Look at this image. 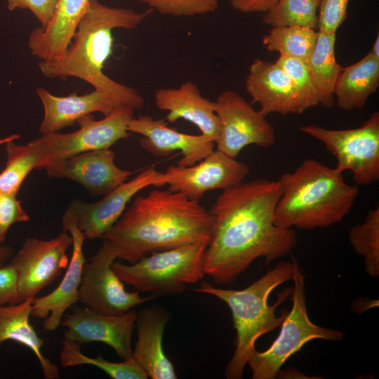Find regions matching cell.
<instances>
[{"mask_svg":"<svg viewBox=\"0 0 379 379\" xmlns=\"http://www.w3.org/2000/svg\"><path fill=\"white\" fill-rule=\"evenodd\" d=\"M7 161L0 173V193L18 194L28 174L40 169L47 152L40 137L26 145H17L13 140L6 143Z\"/></svg>","mask_w":379,"mask_h":379,"instance_id":"27","label":"cell"},{"mask_svg":"<svg viewBox=\"0 0 379 379\" xmlns=\"http://www.w3.org/2000/svg\"><path fill=\"white\" fill-rule=\"evenodd\" d=\"M13 249L11 246L0 245V267L6 263L8 260L12 257Z\"/></svg>","mask_w":379,"mask_h":379,"instance_id":"39","label":"cell"},{"mask_svg":"<svg viewBox=\"0 0 379 379\" xmlns=\"http://www.w3.org/2000/svg\"><path fill=\"white\" fill-rule=\"evenodd\" d=\"M20 138V135H10L7 138H3V139H1L0 140V145L1 144H4V143H6L8 141H11V140H15L18 138Z\"/></svg>","mask_w":379,"mask_h":379,"instance_id":"41","label":"cell"},{"mask_svg":"<svg viewBox=\"0 0 379 379\" xmlns=\"http://www.w3.org/2000/svg\"><path fill=\"white\" fill-rule=\"evenodd\" d=\"M354 251L364 260V269L371 277L379 276V207L369 210L365 220L349 231Z\"/></svg>","mask_w":379,"mask_h":379,"instance_id":"30","label":"cell"},{"mask_svg":"<svg viewBox=\"0 0 379 379\" xmlns=\"http://www.w3.org/2000/svg\"><path fill=\"white\" fill-rule=\"evenodd\" d=\"M136 317L137 312L133 310L122 314H104L85 306H74L71 314L64 316L60 324L67 328L65 339L80 345L102 343L124 360L133 354L132 334Z\"/></svg>","mask_w":379,"mask_h":379,"instance_id":"15","label":"cell"},{"mask_svg":"<svg viewBox=\"0 0 379 379\" xmlns=\"http://www.w3.org/2000/svg\"><path fill=\"white\" fill-rule=\"evenodd\" d=\"M60 352L62 367L79 365H92L106 373L113 379H147L148 376L144 369L131 357L120 362L106 360L102 354L96 357H90L81 351L80 345L72 340L63 339Z\"/></svg>","mask_w":379,"mask_h":379,"instance_id":"28","label":"cell"},{"mask_svg":"<svg viewBox=\"0 0 379 379\" xmlns=\"http://www.w3.org/2000/svg\"><path fill=\"white\" fill-rule=\"evenodd\" d=\"M317 37L315 29L292 26L272 27L262 38V43L271 52L298 58L305 64L314 50Z\"/></svg>","mask_w":379,"mask_h":379,"instance_id":"29","label":"cell"},{"mask_svg":"<svg viewBox=\"0 0 379 379\" xmlns=\"http://www.w3.org/2000/svg\"><path fill=\"white\" fill-rule=\"evenodd\" d=\"M293 261H282L251 285L242 290L216 288L204 281L194 290L212 295L224 301L232 312L236 331L235 350L225 368L227 379H241L248 361L256 350L255 342L262 335L281 326L287 313L276 315L277 307L293 293L284 288L272 305L268 300L272 292L281 284L293 279Z\"/></svg>","mask_w":379,"mask_h":379,"instance_id":"5","label":"cell"},{"mask_svg":"<svg viewBox=\"0 0 379 379\" xmlns=\"http://www.w3.org/2000/svg\"><path fill=\"white\" fill-rule=\"evenodd\" d=\"M62 225L64 232H68L72 238V257L66 272L57 288L46 295L35 297L32 305L31 315L44 319L43 327L46 331L55 330L60 325L65 311L79 301L83 269L86 262L83 251L85 236L68 208L62 215Z\"/></svg>","mask_w":379,"mask_h":379,"instance_id":"16","label":"cell"},{"mask_svg":"<svg viewBox=\"0 0 379 379\" xmlns=\"http://www.w3.org/2000/svg\"><path fill=\"white\" fill-rule=\"evenodd\" d=\"M34 298L0 306V347L8 340L27 347L38 359L44 378L57 379L60 378L58 368L44 355L41 351L44 340L29 322Z\"/></svg>","mask_w":379,"mask_h":379,"instance_id":"24","label":"cell"},{"mask_svg":"<svg viewBox=\"0 0 379 379\" xmlns=\"http://www.w3.org/2000/svg\"><path fill=\"white\" fill-rule=\"evenodd\" d=\"M161 15L193 16L214 12L220 0H138Z\"/></svg>","mask_w":379,"mask_h":379,"instance_id":"33","label":"cell"},{"mask_svg":"<svg viewBox=\"0 0 379 379\" xmlns=\"http://www.w3.org/2000/svg\"><path fill=\"white\" fill-rule=\"evenodd\" d=\"M248 173L246 164L216 149L193 166H170L164 174L169 190L199 201L208 191L225 190L243 182Z\"/></svg>","mask_w":379,"mask_h":379,"instance_id":"14","label":"cell"},{"mask_svg":"<svg viewBox=\"0 0 379 379\" xmlns=\"http://www.w3.org/2000/svg\"><path fill=\"white\" fill-rule=\"evenodd\" d=\"M293 261L291 310L287 312L281 325L280 333L271 346L264 352L257 350L251 354L248 363L252 371L253 379H274L281 367L293 354L314 339L339 341L344 333L339 330L319 326L310 319L306 307L304 275L298 260Z\"/></svg>","mask_w":379,"mask_h":379,"instance_id":"7","label":"cell"},{"mask_svg":"<svg viewBox=\"0 0 379 379\" xmlns=\"http://www.w3.org/2000/svg\"><path fill=\"white\" fill-rule=\"evenodd\" d=\"M207 244L198 242L153 253L134 263L114 262L112 268L124 283L154 295L183 293L187 284L204 277Z\"/></svg>","mask_w":379,"mask_h":379,"instance_id":"6","label":"cell"},{"mask_svg":"<svg viewBox=\"0 0 379 379\" xmlns=\"http://www.w3.org/2000/svg\"><path fill=\"white\" fill-rule=\"evenodd\" d=\"M8 10L16 8L28 9L40 22L41 28H45L51 21L58 5V0H6Z\"/></svg>","mask_w":379,"mask_h":379,"instance_id":"36","label":"cell"},{"mask_svg":"<svg viewBox=\"0 0 379 379\" xmlns=\"http://www.w3.org/2000/svg\"><path fill=\"white\" fill-rule=\"evenodd\" d=\"M320 0H277L265 13L262 21L274 27H303L318 29Z\"/></svg>","mask_w":379,"mask_h":379,"instance_id":"31","label":"cell"},{"mask_svg":"<svg viewBox=\"0 0 379 379\" xmlns=\"http://www.w3.org/2000/svg\"><path fill=\"white\" fill-rule=\"evenodd\" d=\"M117 253L105 239L83 269L79 300L85 307L104 314H122L151 300L155 295L142 297L138 291H126L122 281L112 268Z\"/></svg>","mask_w":379,"mask_h":379,"instance_id":"9","label":"cell"},{"mask_svg":"<svg viewBox=\"0 0 379 379\" xmlns=\"http://www.w3.org/2000/svg\"><path fill=\"white\" fill-rule=\"evenodd\" d=\"M127 130L142 135L140 146L155 157H166L180 150L182 157L178 165L180 166H193L214 150L215 142L206 136L180 133L168 127L165 119H154L147 114L133 117Z\"/></svg>","mask_w":379,"mask_h":379,"instance_id":"18","label":"cell"},{"mask_svg":"<svg viewBox=\"0 0 379 379\" xmlns=\"http://www.w3.org/2000/svg\"><path fill=\"white\" fill-rule=\"evenodd\" d=\"M134 111L127 106H118L100 120H95L91 114L83 117L77 122L79 128L76 131L43 134L40 138L47 156L40 169L48 162L88 151L108 149L119 140L128 138L130 134L127 128L134 117Z\"/></svg>","mask_w":379,"mask_h":379,"instance_id":"11","label":"cell"},{"mask_svg":"<svg viewBox=\"0 0 379 379\" xmlns=\"http://www.w3.org/2000/svg\"><path fill=\"white\" fill-rule=\"evenodd\" d=\"M277 0H230L233 9L244 13H265Z\"/></svg>","mask_w":379,"mask_h":379,"instance_id":"38","label":"cell"},{"mask_svg":"<svg viewBox=\"0 0 379 379\" xmlns=\"http://www.w3.org/2000/svg\"><path fill=\"white\" fill-rule=\"evenodd\" d=\"M275 63L285 72L292 83L298 114L320 105L317 91L304 62L295 58L280 55Z\"/></svg>","mask_w":379,"mask_h":379,"instance_id":"32","label":"cell"},{"mask_svg":"<svg viewBox=\"0 0 379 379\" xmlns=\"http://www.w3.org/2000/svg\"><path fill=\"white\" fill-rule=\"evenodd\" d=\"M168 319L167 311L158 306H151L137 313L138 340L132 357L152 379L178 378L174 366L165 354L162 346Z\"/></svg>","mask_w":379,"mask_h":379,"instance_id":"21","label":"cell"},{"mask_svg":"<svg viewBox=\"0 0 379 379\" xmlns=\"http://www.w3.org/2000/svg\"><path fill=\"white\" fill-rule=\"evenodd\" d=\"M166 182L164 173L151 166L107 192L100 200L87 203L74 199L67 208L86 239L101 238L119 219L134 195L148 186L161 187Z\"/></svg>","mask_w":379,"mask_h":379,"instance_id":"13","label":"cell"},{"mask_svg":"<svg viewBox=\"0 0 379 379\" xmlns=\"http://www.w3.org/2000/svg\"><path fill=\"white\" fill-rule=\"evenodd\" d=\"M22 301L18 272L9 262L0 267V306L15 305Z\"/></svg>","mask_w":379,"mask_h":379,"instance_id":"37","label":"cell"},{"mask_svg":"<svg viewBox=\"0 0 379 379\" xmlns=\"http://www.w3.org/2000/svg\"><path fill=\"white\" fill-rule=\"evenodd\" d=\"M154 102L159 109L168 112L165 119L168 123L180 119L187 120L215 144L220 134V119L213 102L204 97L194 82L186 81L178 88H158Z\"/></svg>","mask_w":379,"mask_h":379,"instance_id":"19","label":"cell"},{"mask_svg":"<svg viewBox=\"0 0 379 379\" xmlns=\"http://www.w3.org/2000/svg\"><path fill=\"white\" fill-rule=\"evenodd\" d=\"M221 128L217 149L234 158L246 146L269 147L276 141L274 129L260 110L232 91L222 92L213 102Z\"/></svg>","mask_w":379,"mask_h":379,"instance_id":"10","label":"cell"},{"mask_svg":"<svg viewBox=\"0 0 379 379\" xmlns=\"http://www.w3.org/2000/svg\"><path fill=\"white\" fill-rule=\"evenodd\" d=\"M300 131L321 142L335 157L338 170L352 173L356 185L379 180V112L372 113L356 128L334 130L313 124Z\"/></svg>","mask_w":379,"mask_h":379,"instance_id":"8","label":"cell"},{"mask_svg":"<svg viewBox=\"0 0 379 379\" xmlns=\"http://www.w3.org/2000/svg\"><path fill=\"white\" fill-rule=\"evenodd\" d=\"M153 10L137 12L130 8L109 7L97 0H90L72 42L55 60L40 61L39 67L49 78L77 77L90 84L105 95L114 107L124 105L141 109L143 98L133 88L121 84L102 71L112 53V30L133 29L144 21Z\"/></svg>","mask_w":379,"mask_h":379,"instance_id":"3","label":"cell"},{"mask_svg":"<svg viewBox=\"0 0 379 379\" xmlns=\"http://www.w3.org/2000/svg\"><path fill=\"white\" fill-rule=\"evenodd\" d=\"M335 39L336 32L318 30L314 50L306 63L318 93L319 104L328 108L334 105V86L343 68L335 60Z\"/></svg>","mask_w":379,"mask_h":379,"instance_id":"26","label":"cell"},{"mask_svg":"<svg viewBox=\"0 0 379 379\" xmlns=\"http://www.w3.org/2000/svg\"><path fill=\"white\" fill-rule=\"evenodd\" d=\"M29 219L16 195L0 193V245L5 241L7 232L13 224L27 222Z\"/></svg>","mask_w":379,"mask_h":379,"instance_id":"35","label":"cell"},{"mask_svg":"<svg viewBox=\"0 0 379 379\" xmlns=\"http://www.w3.org/2000/svg\"><path fill=\"white\" fill-rule=\"evenodd\" d=\"M281 194L279 180L260 178L225 190L216 199L204 257L205 274L214 283L230 284L255 259L268 264L295 248V231L274 223Z\"/></svg>","mask_w":379,"mask_h":379,"instance_id":"1","label":"cell"},{"mask_svg":"<svg viewBox=\"0 0 379 379\" xmlns=\"http://www.w3.org/2000/svg\"><path fill=\"white\" fill-rule=\"evenodd\" d=\"M213 218L179 192L154 190L137 197L102 236L130 264L153 253L194 243L208 245Z\"/></svg>","mask_w":379,"mask_h":379,"instance_id":"2","label":"cell"},{"mask_svg":"<svg viewBox=\"0 0 379 379\" xmlns=\"http://www.w3.org/2000/svg\"><path fill=\"white\" fill-rule=\"evenodd\" d=\"M90 0H58L55 14L45 28L34 29L28 39L32 53L41 61L59 58L72 42Z\"/></svg>","mask_w":379,"mask_h":379,"instance_id":"22","label":"cell"},{"mask_svg":"<svg viewBox=\"0 0 379 379\" xmlns=\"http://www.w3.org/2000/svg\"><path fill=\"white\" fill-rule=\"evenodd\" d=\"M72 238L63 232L50 240L27 238L10 262L18 275L22 300L35 298L46 286L66 270L69 260L67 254Z\"/></svg>","mask_w":379,"mask_h":379,"instance_id":"12","label":"cell"},{"mask_svg":"<svg viewBox=\"0 0 379 379\" xmlns=\"http://www.w3.org/2000/svg\"><path fill=\"white\" fill-rule=\"evenodd\" d=\"M109 148L82 152L44 164L49 178L72 180L92 196L105 195L126 182L132 171L119 168Z\"/></svg>","mask_w":379,"mask_h":379,"instance_id":"17","label":"cell"},{"mask_svg":"<svg viewBox=\"0 0 379 379\" xmlns=\"http://www.w3.org/2000/svg\"><path fill=\"white\" fill-rule=\"evenodd\" d=\"M245 87L252 98L251 103H258L264 115L298 114L292 83L275 62L255 59L250 65Z\"/></svg>","mask_w":379,"mask_h":379,"instance_id":"20","label":"cell"},{"mask_svg":"<svg viewBox=\"0 0 379 379\" xmlns=\"http://www.w3.org/2000/svg\"><path fill=\"white\" fill-rule=\"evenodd\" d=\"M379 36L377 35L370 53L377 59H379Z\"/></svg>","mask_w":379,"mask_h":379,"instance_id":"40","label":"cell"},{"mask_svg":"<svg viewBox=\"0 0 379 379\" xmlns=\"http://www.w3.org/2000/svg\"><path fill=\"white\" fill-rule=\"evenodd\" d=\"M350 0H320L318 30L336 32L347 18Z\"/></svg>","mask_w":379,"mask_h":379,"instance_id":"34","label":"cell"},{"mask_svg":"<svg viewBox=\"0 0 379 379\" xmlns=\"http://www.w3.org/2000/svg\"><path fill=\"white\" fill-rule=\"evenodd\" d=\"M379 85V59L370 52L359 61L343 68L333 95L338 108L351 111L363 107Z\"/></svg>","mask_w":379,"mask_h":379,"instance_id":"25","label":"cell"},{"mask_svg":"<svg viewBox=\"0 0 379 379\" xmlns=\"http://www.w3.org/2000/svg\"><path fill=\"white\" fill-rule=\"evenodd\" d=\"M281 194L275 207L274 223L284 228L326 227L350 212L359 194L343 172L315 159H306L279 180Z\"/></svg>","mask_w":379,"mask_h":379,"instance_id":"4","label":"cell"},{"mask_svg":"<svg viewBox=\"0 0 379 379\" xmlns=\"http://www.w3.org/2000/svg\"><path fill=\"white\" fill-rule=\"evenodd\" d=\"M36 92L44 109V117L39 127L42 134L72 126L93 112H100L105 117L114 108L105 95L95 89L82 95L74 92L67 96H56L41 87L37 88Z\"/></svg>","mask_w":379,"mask_h":379,"instance_id":"23","label":"cell"}]
</instances>
